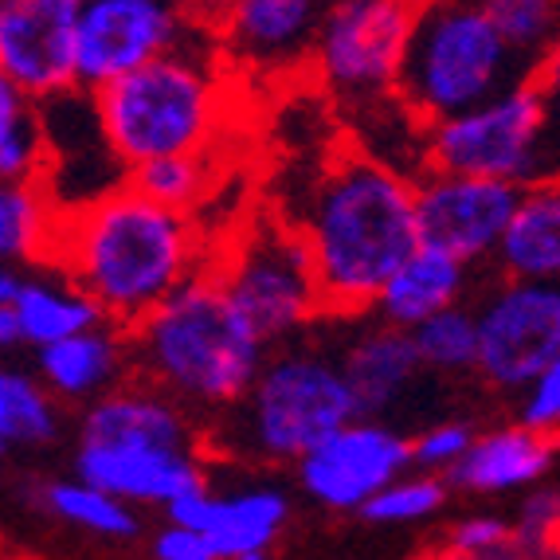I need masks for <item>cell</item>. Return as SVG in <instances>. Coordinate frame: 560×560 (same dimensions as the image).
Returning <instances> with one entry per match:
<instances>
[{"label":"cell","instance_id":"28","mask_svg":"<svg viewBox=\"0 0 560 560\" xmlns=\"http://www.w3.org/2000/svg\"><path fill=\"white\" fill-rule=\"evenodd\" d=\"M126 185H130L138 197L150 200V205L188 215V208H197L208 188H212V161H208V153L161 158V161H150V165L130 168V173H126Z\"/></svg>","mask_w":560,"mask_h":560},{"label":"cell","instance_id":"34","mask_svg":"<svg viewBox=\"0 0 560 560\" xmlns=\"http://www.w3.org/2000/svg\"><path fill=\"white\" fill-rule=\"evenodd\" d=\"M447 549L455 560H525L510 537L505 514H467L447 533Z\"/></svg>","mask_w":560,"mask_h":560},{"label":"cell","instance_id":"25","mask_svg":"<svg viewBox=\"0 0 560 560\" xmlns=\"http://www.w3.org/2000/svg\"><path fill=\"white\" fill-rule=\"evenodd\" d=\"M63 435V408L32 373L0 361V443L4 447H44Z\"/></svg>","mask_w":560,"mask_h":560},{"label":"cell","instance_id":"39","mask_svg":"<svg viewBox=\"0 0 560 560\" xmlns=\"http://www.w3.org/2000/svg\"><path fill=\"white\" fill-rule=\"evenodd\" d=\"M20 346V329H16V318H12V310L0 306V353H9V349Z\"/></svg>","mask_w":560,"mask_h":560},{"label":"cell","instance_id":"14","mask_svg":"<svg viewBox=\"0 0 560 560\" xmlns=\"http://www.w3.org/2000/svg\"><path fill=\"white\" fill-rule=\"evenodd\" d=\"M79 0H0V79L32 106L75 86Z\"/></svg>","mask_w":560,"mask_h":560},{"label":"cell","instance_id":"20","mask_svg":"<svg viewBox=\"0 0 560 560\" xmlns=\"http://www.w3.org/2000/svg\"><path fill=\"white\" fill-rule=\"evenodd\" d=\"M36 381L59 408H79L103 400L118 384L133 381L130 334L110 322L86 329L79 337H67L59 346H47L36 353Z\"/></svg>","mask_w":560,"mask_h":560},{"label":"cell","instance_id":"17","mask_svg":"<svg viewBox=\"0 0 560 560\" xmlns=\"http://www.w3.org/2000/svg\"><path fill=\"white\" fill-rule=\"evenodd\" d=\"M318 20L314 0H240L224 9V47L262 75H287L310 63Z\"/></svg>","mask_w":560,"mask_h":560},{"label":"cell","instance_id":"27","mask_svg":"<svg viewBox=\"0 0 560 560\" xmlns=\"http://www.w3.org/2000/svg\"><path fill=\"white\" fill-rule=\"evenodd\" d=\"M39 502L59 517V522L75 525L94 537H110V541H133L141 533V517L130 505L114 502L110 494L79 482V478H56V482L39 486Z\"/></svg>","mask_w":560,"mask_h":560},{"label":"cell","instance_id":"31","mask_svg":"<svg viewBox=\"0 0 560 560\" xmlns=\"http://www.w3.org/2000/svg\"><path fill=\"white\" fill-rule=\"evenodd\" d=\"M502 44L541 71L552 56L560 12L552 0H486L482 4Z\"/></svg>","mask_w":560,"mask_h":560},{"label":"cell","instance_id":"38","mask_svg":"<svg viewBox=\"0 0 560 560\" xmlns=\"http://www.w3.org/2000/svg\"><path fill=\"white\" fill-rule=\"evenodd\" d=\"M20 287H24V271H20V267H0V306L12 310Z\"/></svg>","mask_w":560,"mask_h":560},{"label":"cell","instance_id":"22","mask_svg":"<svg viewBox=\"0 0 560 560\" xmlns=\"http://www.w3.org/2000/svg\"><path fill=\"white\" fill-rule=\"evenodd\" d=\"M467 287L470 271L463 262H455L443 252H431V247H416L393 271V279L381 287L369 314L376 322H384V326L411 334V329L443 314V310L463 306Z\"/></svg>","mask_w":560,"mask_h":560},{"label":"cell","instance_id":"3","mask_svg":"<svg viewBox=\"0 0 560 560\" xmlns=\"http://www.w3.org/2000/svg\"><path fill=\"white\" fill-rule=\"evenodd\" d=\"M267 353L271 349L235 314L212 271L188 279L130 329L133 376L197 423L228 416L255 384Z\"/></svg>","mask_w":560,"mask_h":560},{"label":"cell","instance_id":"33","mask_svg":"<svg viewBox=\"0 0 560 560\" xmlns=\"http://www.w3.org/2000/svg\"><path fill=\"white\" fill-rule=\"evenodd\" d=\"M557 525H560V494L552 482L525 490L510 517V537L522 549L525 560H549L557 552Z\"/></svg>","mask_w":560,"mask_h":560},{"label":"cell","instance_id":"24","mask_svg":"<svg viewBox=\"0 0 560 560\" xmlns=\"http://www.w3.org/2000/svg\"><path fill=\"white\" fill-rule=\"evenodd\" d=\"M12 318L20 329V346H32L36 353L106 322L103 310L63 275H24V287L12 302Z\"/></svg>","mask_w":560,"mask_h":560},{"label":"cell","instance_id":"15","mask_svg":"<svg viewBox=\"0 0 560 560\" xmlns=\"http://www.w3.org/2000/svg\"><path fill=\"white\" fill-rule=\"evenodd\" d=\"M71 478L103 490L130 510L138 505L168 510L212 482L205 447H161V443H75Z\"/></svg>","mask_w":560,"mask_h":560},{"label":"cell","instance_id":"12","mask_svg":"<svg viewBox=\"0 0 560 560\" xmlns=\"http://www.w3.org/2000/svg\"><path fill=\"white\" fill-rule=\"evenodd\" d=\"M404 470H411L408 435L388 420L346 423L294 463L302 494L329 514H361Z\"/></svg>","mask_w":560,"mask_h":560},{"label":"cell","instance_id":"4","mask_svg":"<svg viewBox=\"0 0 560 560\" xmlns=\"http://www.w3.org/2000/svg\"><path fill=\"white\" fill-rule=\"evenodd\" d=\"M192 20L173 51L94 91V114L118 165L130 173L161 158L208 153L224 110L212 51H192Z\"/></svg>","mask_w":560,"mask_h":560},{"label":"cell","instance_id":"30","mask_svg":"<svg viewBox=\"0 0 560 560\" xmlns=\"http://www.w3.org/2000/svg\"><path fill=\"white\" fill-rule=\"evenodd\" d=\"M39 177H44V133L36 106L0 79V180L39 185Z\"/></svg>","mask_w":560,"mask_h":560},{"label":"cell","instance_id":"10","mask_svg":"<svg viewBox=\"0 0 560 560\" xmlns=\"http://www.w3.org/2000/svg\"><path fill=\"white\" fill-rule=\"evenodd\" d=\"M475 314V373L498 393H522L545 369L560 364L557 282H498Z\"/></svg>","mask_w":560,"mask_h":560},{"label":"cell","instance_id":"41","mask_svg":"<svg viewBox=\"0 0 560 560\" xmlns=\"http://www.w3.org/2000/svg\"><path fill=\"white\" fill-rule=\"evenodd\" d=\"M4 451H9V447H4V443H0V455H4Z\"/></svg>","mask_w":560,"mask_h":560},{"label":"cell","instance_id":"13","mask_svg":"<svg viewBox=\"0 0 560 560\" xmlns=\"http://www.w3.org/2000/svg\"><path fill=\"white\" fill-rule=\"evenodd\" d=\"M411 197H416L420 247L451 255L470 271L475 262L494 259L498 240H502L522 192L510 185H494V180L423 168L420 177L411 180Z\"/></svg>","mask_w":560,"mask_h":560},{"label":"cell","instance_id":"9","mask_svg":"<svg viewBox=\"0 0 560 560\" xmlns=\"http://www.w3.org/2000/svg\"><path fill=\"white\" fill-rule=\"evenodd\" d=\"M416 4L404 0H341L322 9L310 63L322 83L353 110L393 98Z\"/></svg>","mask_w":560,"mask_h":560},{"label":"cell","instance_id":"5","mask_svg":"<svg viewBox=\"0 0 560 560\" xmlns=\"http://www.w3.org/2000/svg\"><path fill=\"white\" fill-rule=\"evenodd\" d=\"M537 75L502 44L482 4H423L411 16L393 98L431 130Z\"/></svg>","mask_w":560,"mask_h":560},{"label":"cell","instance_id":"16","mask_svg":"<svg viewBox=\"0 0 560 560\" xmlns=\"http://www.w3.org/2000/svg\"><path fill=\"white\" fill-rule=\"evenodd\" d=\"M290 514H294V502L275 482H247L232 490H215L208 482L205 490L168 505L165 522L200 533L215 549V557L232 560L240 552H271L290 525Z\"/></svg>","mask_w":560,"mask_h":560},{"label":"cell","instance_id":"1","mask_svg":"<svg viewBox=\"0 0 560 560\" xmlns=\"http://www.w3.org/2000/svg\"><path fill=\"white\" fill-rule=\"evenodd\" d=\"M192 215L168 212L130 185L56 220L47 262H56L110 326L130 334L145 314L205 275Z\"/></svg>","mask_w":560,"mask_h":560},{"label":"cell","instance_id":"40","mask_svg":"<svg viewBox=\"0 0 560 560\" xmlns=\"http://www.w3.org/2000/svg\"><path fill=\"white\" fill-rule=\"evenodd\" d=\"M232 560H271V552H240V557Z\"/></svg>","mask_w":560,"mask_h":560},{"label":"cell","instance_id":"23","mask_svg":"<svg viewBox=\"0 0 560 560\" xmlns=\"http://www.w3.org/2000/svg\"><path fill=\"white\" fill-rule=\"evenodd\" d=\"M502 282L560 279V188L557 180L522 188L517 208L494 252Z\"/></svg>","mask_w":560,"mask_h":560},{"label":"cell","instance_id":"6","mask_svg":"<svg viewBox=\"0 0 560 560\" xmlns=\"http://www.w3.org/2000/svg\"><path fill=\"white\" fill-rule=\"evenodd\" d=\"M353 420L357 404L341 381L334 349H322L318 341H282L267 353L247 396L220 416L212 431H224L220 451L228 455L294 467L326 435Z\"/></svg>","mask_w":560,"mask_h":560},{"label":"cell","instance_id":"2","mask_svg":"<svg viewBox=\"0 0 560 560\" xmlns=\"http://www.w3.org/2000/svg\"><path fill=\"white\" fill-rule=\"evenodd\" d=\"M326 314L361 318L381 287L420 247L411 180L346 153L322 173L299 228Z\"/></svg>","mask_w":560,"mask_h":560},{"label":"cell","instance_id":"11","mask_svg":"<svg viewBox=\"0 0 560 560\" xmlns=\"http://www.w3.org/2000/svg\"><path fill=\"white\" fill-rule=\"evenodd\" d=\"M188 12L165 0H79L75 91H103L180 44Z\"/></svg>","mask_w":560,"mask_h":560},{"label":"cell","instance_id":"21","mask_svg":"<svg viewBox=\"0 0 560 560\" xmlns=\"http://www.w3.org/2000/svg\"><path fill=\"white\" fill-rule=\"evenodd\" d=\"M79 443H161V447H205V431L185 408L145 381H126L103 400L79 411Z\"/></svg>","mask_w":560,"mask_h":560},{"label":"cell","instance_id":"26","mask_svg":"<svg viewBox=\"0 0 560 560\" xmlns=\"http://www.w3.org/2000/svg\"><path fill=\"white\" fill-rule=\"evenodd\" d=\"M56 220V208L47 205L39 185L0 180V267L47 259Z\"/></svg>","mask_w":560,"mask_h":560},{"label":"cell","instance_id":"19","mask_svg":"<svg viewBox=\"0 0 560 560\" xmlns=\"http://www.w3.org/2000/svg\"><path fill=\"white\" fill-rule=\"evenodd\" d=\"M334 357L357 404V420H384V411H393L423 376L411 337L376 318L349 334Z\"/></svg>","mask_w":560,"mask_h":560},{"label":"cell","instance_id":"18","mask_svg":"<svg viewBox=\"0 0 560 560\" xmlns=\"http://www.w3.org/2000/svg\"><path fill=\"white\" fill-rule=\"evenodd\" d=\"M552 470H557V440L533 435L510 420L478 431L467 455L443 475V482L447 490H463L475 498H505L549 482Z\"/></svg>","mask_w":560,"mask_h":560},{"label":"cell","instance_id":"8","mask_svg":"<svg viewBox=\"0 0 560 560\" xmlns=\"http://www.w3.org/2000/svg\"><path fill=\"white\" fill-rule=\"evenodd\" d=\"M212 279L267 349L299 337L326 314L299 228L259 224L235 243Z\"/></svg>","mask_w":560,"mask_h":560},{"label":"cell","instance_id":"36","mask_svg":"<svg viewBox=\"0 0 560 560\" xmlns=\"http://www.w3.org/2000/svg\"><path fill=\"white\" fill-rule=\"evenodd\" d=\"M525 431L533 435H549L557 440V428H560V364L545 369L541 376L533 384L522 388V400H517V420Z\"/></svg>","mask_w":560,"mask_h":560},{"label":"cell","instance_id":"29","mask_svg":"<svg viewBox=\"0 0 560 560\" xmlns=\"http://www.w3.org/2000/svg\"><path fill=\"white\" fill-rule=\"evenodd\" d=\"M408 337L416 357H420L423 373H443V376L475 373L478 337H475V314H470L467 302L428 318L423 326L411 329Z\"/></svg>","mask_w":560,"mask_h":560},{"label":"cell","instance_id":"35","mask_svg":"<svg viewBox=\"0 0 560 560\" xmlns=\"http://www.w3.org/2000/svg\"><path fill=\"white\" fill-rule=\"evenodd\" d=\"M475 435H478V428L470 420H440V423H428L423 431L408 435L411 470L443 478L451 467H455L458 458L467 455V447L475 443Z\"/></svg>","mask_w":560,"mask_h":560},{"label":"cell","instance_id":"37","mask_svg":"<svg viewBox=\"0 0 560 560\" xmlns=\"http://www.w3.org/2000/svg\"><path fill=\"white\" fill-rule=\"evenodd\" d=\"M150 557L153 560H220L200 533H188V529H180V525H168V522L153 533Z\"/></svg>","mask_w":560,"mask_h":560},{"label":"cell","instance_id":"7","mask_svg":"<svg viewBox=\"0 0 560 560\" xmlns=\"http://www.w3.org/2000/svg\"><path fill=\"white\" fill-rule=\"evenodd\" d=\"M552 83L545 75L498 94L478 110L431 126L423 165L431 173L533 188L552 180Z\"/></svg>","mask_w":560,"mask_h":560},{"label":"cell","instance_id":"32","mask_svg":"<svg viewBox=\"0 0 560 560\" xmlns=\"http://www.w3.org/2000/svg\"><path fill=\"white\" fill-rule=\"evenodd\" d=\"M451 490L443 478L420 475V470H404L400 478L384 486L381 494L369 498V505L361 510L364 522L388 525V529H400V525H420L428 517H435L447 505Z\"/></svg>","mask_w":560,"mask_h":560}]
</instances>
